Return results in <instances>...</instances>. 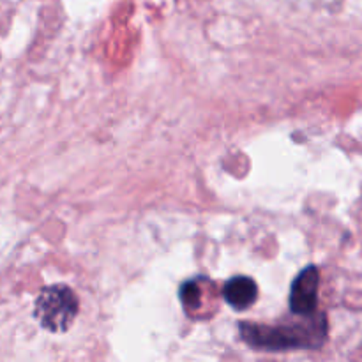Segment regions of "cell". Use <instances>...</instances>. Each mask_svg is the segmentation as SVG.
<instances>
[{"mask_svg":"<svg viewBox=\"0 0 362 362\" xmlns=\"http://www.w3.org/2000/svg\"><path fill=\"white\" fill-rule=\"evenodd\" d=\"M239 334L247 346L262 352L318 350L327 341L329 322L322 311L308 317H283L274 325L240 322Z\"/></svg>","mask_w":362,"mask_h":362,"instance_id":"6da1fadb","label":"cell"},{"mask_svg":"<svg viewBox=\"0 0 362 362\" xmlns=\"http://www.w3.org/2000/svg\"><path fill=\"white\" fill-rule=\"evenodd\" d=\"M179 299L187 317L193 320H207L218 313L221 293L212 279L197 276L182 283L179 288Z\"/></svg>","mask_w":362,"mask_h":362,"instance_id":"3957f363","label":"cell"},{"mask_svg":"<svg viewBox=\"0 0 362 362\" xmlns=\"http://www.w3.org/2000/svg\"><path fill=\"white\" fill-rule=\"evenodd\" d=\"M80 311V300L67 285H49L35 299L34 317L45 331L62 334L73 325Z\"/></svg>","mask_w":362,"mask_h":362,"instance_id":"7a4b0ae2","label":"cell"},{"mask_svg":"<svg viewBox=\"0 0 362 362\" xmlns=\"http://www.w3.org/2000/svg\"><path fill=\"white\" fill-rule=\"evenodd\" d=\"M318 288H320V272L315 265H308L296 276L290 286L288 306L292 315L308 317L317 313Z\"/></svg>","mask_w":362,"mask_h":362,"instance_id":"277c9868","label":"cell"},{"mask_svg":"<svg viewBox=\"0 0 362 362\" xmlns=\"http://www.w3.org/2000/svg\"><path fill=\"white\" fill-rule=\"evenodd\" d=\"M221 299L235 311H246L257 303L258 285L250 276H233L223 285Z\"/></svg>","mask_w":362,"mask_h":362,"instance_id":"5b68a950","label":"cell"}]
</instances>
